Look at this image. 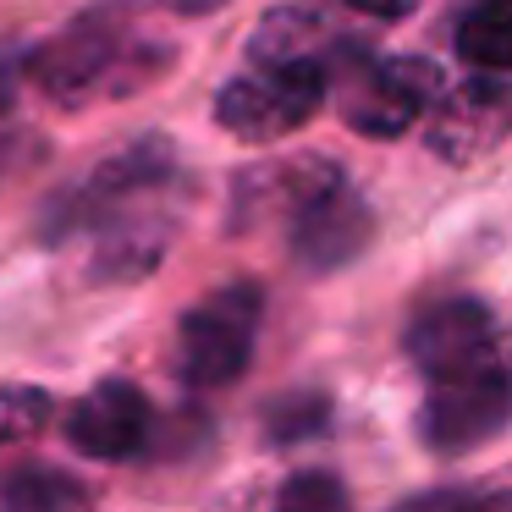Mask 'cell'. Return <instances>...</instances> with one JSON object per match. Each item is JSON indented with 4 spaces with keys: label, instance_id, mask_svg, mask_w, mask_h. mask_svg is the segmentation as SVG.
<instances>
[{
    "label": "cell",
    "instance_id": "cell-1",
    "mask_svg": "<svg viewBox=\"0 0 512 512\" xmlns=\"http://www.w3.org/2000/svg\"><path fill=\"white\" fill-rule=\"evenodd\" d=\"M188 199L193 188L177 149L166 138H138L50 199L45 243L83 248L94 281H144L177 243Z\"/></svg>",
    "mask_w": 512,
    "mask_h": 512
},
{
    "label": "cell",
    "instance_id": "cell-2",
    "mask_svg": "<svg viewBox=\"0 0 512 512\" xmlns=\"http://www.w3.org/2000/svg\"><path fill=\"white\" fill-rule=\"evenodd\" d=\"M160 67H166V50L144 45L122 6H100V12L78 17L56 39H45L34 56H23V72L56 105L122 100V94L144 89Z\"/></svg>",
    "mask_w": 512,
    "mask_h": 512
},
{
    "label": "cell",
    "instance_id": "cell-3",
    "mask_svg": "<svg viewBox=\"0 0 512 512\" xmlns=\"http://www.w3.org/2000/svg\"><path fill=\"white\" fill-rule=\"evenodd\" d=\"M325 105V67L314 56L259 61L215 94V122L243 144H276Z\"/></svg>",
    "mask_w": 512,
    "mask_h": 512
},
{
    "label": "cell",
    "instance_id": "cell-4",
    "mask_svg": "<svg viewBox=\"0 0 512 512\" xmlns=\"http://www.w3.org/2000/svg\"><path fill=\"white\" fill-rule=\"evenodd\" d=\"M259 298L254 281H232V287L210 292L204 303H193L182 314L177 331V369L193 391H221L254 364V342H259Z\"/></svg>",
    "mask_w": 512,
    "mask_h": 512
},
{
    "label": "cell",
    "instance_id": "cell-5",
    "mask_svg": "<svg viewBox=\"0 0 512 512\" xmlns=\"http://www.w3.org/2000/svg\"><path fill=\"white\" fill-rule=\"evenodd\" d=\"M369 237H375V210H369L364 193H358L342 171L309 166V177L292 182L287 243H292V259H298L303 270L325 276V270L353 265L369 248Z\"/></svg>",
    "mask_w": 512,
    "mask_h": 512
},
{
    "label": "cell",
    "instance_id": "cell-6",
    "mask_svg": "<svg viewBox=\"0 0 512 512\" xmlns=\"http://www.w3.org/2000/svg\"><path fill=\"white\" fill-rule=\"evenodd\" d=\"M408 358L430 380L474 375L501 364V325L479 298H441L408 325Z\"/></svg>",
    "mask_w": 512,
    "mask_h": 512
},
{
    "label": "cell",
    "instance_id": "cell-7",
    "mask_svg": "<svg viewBox=\"0 0 512 512\" xmlns=\"http://www.w3.org/2000/svg\"><path fill=\"white\" fill-rule=\"evenodd\" d=\"M501 424H507V364L435 380L430 402H424V413H419V435L446 457L496 441Z\"/></svg>",
    "mask_w": 512,
    "mask_h": 512
},
{
    "label": "cell",
    "instance_id": "cell-8",
    "mask_svg": "<svg viewBox=\"0 0 512 512\" xmlns=\"http://www.w3.org/2000/svg\"><path fill=\"white\" fill-rule=\"evenodd\" d=\"M155 435V408L133 380H100L94 391H83L67 413V441L94 463H127L138 457Z\"/></svg>",
    "mask_w": 512,
    "mask_h": 512
},
{
    "label": "cell",
    "instance_id": "cell-9",
    "mask_svg": "<svg viewBox=\"0 0 512 512\" xmlns=\"http://www.w3.org/2000/svg\"><path fill=\"white\" fill-rule=\"evenodd\" d=\"M441 94V72L419 56H391L347 100V127L364 138H402Z\"/></svg>",
    "mask_w": 512,
    "mask_h": 512
},
{
    "label": "cell",
    "instance_id": "cell-10",
    "mask_svg": "<svg viewBox=\"0 0 512 512\" xmlns=\"http://www.w3.org/2000/svg\"><path fill=\"white\" fill-rule=\"evenodd\" d=\"M430 149L446 160H474L479 149L496 144L501 133V116H507V83L496 72H479L468 89H452V94H435L430 111Z\"/></svg>",
    "mask_w": 512,
    "mask_h": 512
},
{
    "label": "cell",
    "instance_id": "cell-11",
    "mask_svg": "<svg viewBox=\"0 0 512 512\" xmlns=\"http://www.w3.org/2000/svg\"><path fill=\"white\" fill-rule=\"evenodd\" d=\"M457 56L474 72H507L512 67V0H474L457 23Z\"/></svg>",
    "mask_w": 512,
    "mask_h": 512
},
{
    "label": "cell",
    "instance_id": "cell-12",
    "mask_svg": "<svg viewBox=\"0 0 512 512\" xmlns=\"http://www.w3.org/2000/svg\"><path fill=\"white\" fill-rule=\"evenodd\" d=\"M0 501L6 507H28V512H67V507H83L89 490L72 474H61V468L34 463V468H17V474L0 479Z\"/></svg>",
    "mask_w": 512,
    "mask_h": 512
},
{
    "label": "cell",
    "instance_id": "cell-13",
    "mask_svg": "<svg viewBox=\"0 0 512 512\" xmlns=\"http://www.w3.org/2000/svg\"><path fill=\"white\" fill-rule=\"evenodd\" d=\"M50 408H56V402L39 386H0V446L28 441V435L50 419Z\"/></svg>",
    "mask_w": 512,
    "mask_h": 512
},
{
    "label": "cell",
    "instance_id": "cell-14",
    "mask_svg": "<svg viewBox=\"0 0 512 512\" xmlns=\"http://www.w3.org/2000/svg\"><path fill=\"white\" fill-rule=\"evenodd\" d=\"M276 501L292 512H336V507H347V490H342V479H331V474H298V479L281 485Z\"/></svg>",
    "mask_w": 512,
    "mask_h": 512
},
{
    "label": "cell",
    "instance_id": "cell-15",
    "mask_svg": "<svg viewBox=\"0 0 512 512\" xmlns=\"http://www.w3.org/2000/svg\"><path fill=\"white\" fill-rule=\"evenodd\" d=\"M325 402L320 397H303V402H276L270 408V441H309V435L325 430Z\"/></svg>",
    "mask_w": 512,
    "mask_h": 512
},
{
    "label": "cell",
    "instance_id": "cell-16",
    "mask_svg": "<svg viewBox=\"0 0 512 512\" xmlns=\"http://www.w3.org/2000/svg\"><path fill=\"white\" fill-rule=\"evenodd\" d=\"M353 12H364V17H380V23H397V17H408V12H419L424 0H347Z\"/></svg>",
    "mask_w": 512,
    "mask_h": 512
},
{
    "label": "cell",
    "instance_id": "cell-17",
    "mask_svg": "<svg viewBox=\"0 0 512 512\" xmlns=\"http://www.w3.org/2000/svg\"><path fill=\"white\" fill-rule=\"evenodd\" d=\"M28 72H23V56H0V111H12V100H17V83H23Z\"/></svg>",
    "mask_w": 512,
    "mask_h": 512
},
{
    "label": "cell",
    "instance_id": "cell-18",
    "mask_svg": "<svg viewBox=\"0 0 512 512\" xmlns=\"http://www.w3.org/2000/svg\"><path fill=\"white\" fill-rule=\"evenodd\" d=\"M171 12H182V17H199V12H215V6H226V0H166Z\"/></svg>",
    "mask_w": 512,
    "mask_h": 512
}]
</instances>
